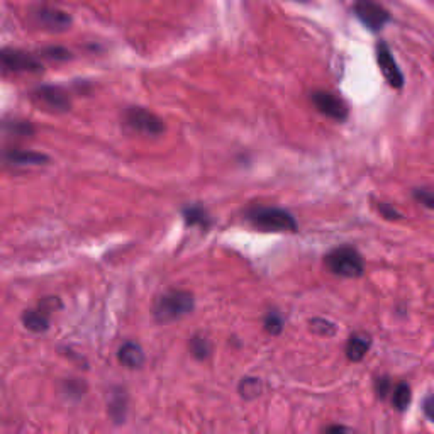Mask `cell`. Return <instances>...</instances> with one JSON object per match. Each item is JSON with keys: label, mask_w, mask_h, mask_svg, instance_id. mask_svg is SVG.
Wrapping results in <instances>:
<instances>
[{"label": "cell", "mask_w": 434, "mask_h": 434, "mask_svg": "<svg viewBox=\"0 0 434 434\" xmlns=\"http://www.w3.org/2000/svg\"><path fill=\"white\" fill-rule=\"evenodd\" d=\"M244 219L260 231L266 233H296L299 224L289 210L271 206H251L244 210Z\"/></svg>", "instance_id": "6da1fadb"}, {"label": "cell", "mask_w": 434, "mask_h": 434, "mask_svg": "<svg viewBox=\"0 0 434 434\" xmlns=\"http://www.w3.org/2000/svg\"><path fill=\"white\" fill-rule=\"evenodd\" d=\"M194 311V296L187 290H168L153 305V316L158 323L167 324L185 318Z\"/></svg>", "instance_id": "7a4b0ae2"}, {"label": "cell", "mask_w": 434, "mask_h": 434, "mask_svg": "<svg viewBox=\"0 0 434 434\" xmlns=\"http://www.w3.org/2000/svg\"><path fill=\"white\" fill-rule=\"evenodd\" d=\"M324 265L331 273L345 278H356L363 275L365 263L361 255L351 246H339L324 256Z\"/></svg>", "instance_id": "3957f363"}, {"label": "cell", "mask_w": 434, "mask_h": 434, "mask_svg": "<svg viewBox=\"0 0 434 434\" xmlns=\"http://www.w3.org/2000/svg\"><path fill=\"white\" fill-rule=\"evenodd\" d=\"M124 124L134 133L145 136H160L165 131L163 120L143 107H129L124 112Z\"/></svg>", "instance_id": "277c9868"}, {"label": "cell", "mask_w": 434, "mask_h": 434, "mask_svg": "<svg viewBox=\"0 0 434 434\" xmlns=\"http://www.w3.org/2000/svg\"><path fill=\"white\" fill-rule=\"evenodd\" d=\"M354 16L361 24L373 33H379L390 21V14L377 0H356L353 6Z\"/></svg>", "instance_id": "5b68a950"}, {"label": "cell", "mask_w": 434, "mask_h": 434, "mask_svg": "<svg viewBox=\"0 0 434 434\" xmlns=\"http://www.w3.org/2000/svg\"><path fill=\"white\" fill-rule=\"evenodd\" d=\"M311 100L320 114L326 117H331L334 120H345L348 117V107L334 93L326 92V90H314L311 93Z\"/></svg>", "instance_id": "8992f818"}, {"label": "cell", "mask_w": 434, "mask_h": 434, "mask_svg": "<svg viewBox=\"0 0 434 434\" xmlns=\"http://www.w3.org/2000/svg\"><path fill=\"white\" fill-rule=\"evenodd\" d=\"M2 66L6 71H28V73H39L43 71V65L29 53L12 48L2 50Z\"/></svg>", "instance_id": "52a82bcc"}, {"label": "cell", "mask_w": 434, "mask_h": 434, "mask_svg": "<svg viewBox=\"0 0 434 434\" xmlns=\"http://www.w3.org/2000/svg\"><path fill=\"white\" fill-rule=\"evenodd\" d=\"M377 63H379L380 71H382L383 78L387 80V84L394 89H402L404 85V75L401 68L395 63L394 55H392L390 48L387 46V43L380 41L377 44Z\"/></svg>", "instance_id": "ba28073f"}, {"label": "cell", "mask_w": 434, "mask_h": 434, "mask_svg": "<svg viewBox=\"0 0 434 434\" xmlns=\"http://www.w3.org/2000/svg\"><path fill=\"white\" fill-rule=\"evenodd\" d=\"M33 97L36 99L37 104L44 105V107L51 109L55 112H66L70 111L71 102L68 93L60 87L53 85H43L37 87L33 92Z\"/></svg>", "instance_id": "9c48e42d"}, {"label": "cell", "mask_w": 434, "mask_h": 434, "mask_svg": "<svg viewBox=\"0 0 434 434\" xmlns=\"http://www.w3.org/2000/svg\"><path fill=\"white\" fill-rule=\"evenodd\" d=\"M36 21L50 31H65L71 24V17L55 7H39L36 10Z\"/></svg>", "instance_id": "30bf717a"}, {"label": "cell", "mask_w": 434, "mask_h": 434, "mask_svg": "<svg viewBox=\"0 0 434 434\" xmlns=\"http://www.w3.org/2000/svg\"><path fill=\"white\" fill-rule=\"evenodd\" d=\"M3 160L6 163L16 165V167H37V165H46L50 158L43 153H36V151L10 148L3 153Z\"/></svg>", "instance_id": "8fae6325"}, {"label": "cell", "mask_w": 434, "mask_h": 434, "mask_svg": "<svg viewBox=\"0 0 434 434\" xmlns=\"http://www.w3.org/2000/svg\"><path fill=\"white\" fill-rule=\"evenodd\" d=\"M50 312L51 309H46V302L39 305L37 309H29L22 314V324L26 329L33 333H43L50 327Z\"/></svg>", "instance_id": "7c38bea8"}, {"label": "cell", "mask_w": 434, "mask_h": 434, "mask_svg": "<svg viewBox=\"0 0 434 434\" xmlns=\"http://www.w3.org/2000/svg\"><path fill=\"white\" fill-rule=\"evenodd\" d=\"M117 360L123 367L136 370L145 365V351L134 341H126L117 351Z\"/></svg>", "instance_id": "4fadbf2b"}, {"label": "cell", "mask_w": 434, "mask_h": 434, "mask_svg": "<svg viewBox=\"0 0 434 434\" xmlns=\"http://www.w3.org/2000/svg\"><path fill=\"white\" fill-rule=\"evenodd\" d=\"M372 339L367 334H353L346 343V356L350 361H361L368 353Z\"/></svg>", "instance_id": "5bb4252c"}, {"label": "cell", "mask_w": 434, "mask_h": 434, "mask_svg": "<svg viewBox=\"0 0 434 434\" xmlns=\"http://www.w3.org/2000/svg\"><path fill=\"white\" fill-rule=\"evenodd\" d=\"M183 221L187 222V226H199V228H209L210 224V216L202 206H187L182 210Z\"/></svg>", "instance_id": "9a60e30c"}, {"label": "cell", "mask_w": 434, "mask_h": 434, "mask_svg": "<svg viewBox=\"0 0 434 434\" xmlns=\"http://www.w3.org/2000/svg\"><path fill=\"white\" fill-rule=\"evenodd\" d=\"M124 413H126V395L124 392H112V397L109 401V414L114 419V422H124Z\"/></svg>", "instance_id": "2e32d148"}, {"label": "cell", "mask_w": 434, "mask_h": 434, "mask_svg": "<svg viewBox=\"0 0 434 434\" xmlns=\"http://www.w3.org/2000/svg\"><path fill=\"white\" fill-rule=\"evenodd\" d=\"M188 350H190L192 356L194 358H197V360H206L210 354V341L201 334H195L194 338L190 339V343H188Z\"/></svg>", "instance_id": "e0dca14e"}, {"label": "cell", "mask_w": 434, "mask_h": 434, "mask_svg": "<svg viewBox=\"0 0 434 434\" xmlns=\"http://www.w3.org/2000/svg\"><path fill=\"white\" fill-rule=\"evenodd\" d=\"M262 394V382L258 379H243L239 383V395L246 401L256 399Z\"/></svg>", "instance_id": "ac0fdd59"}, {"label": "cell", "mask_w": 434, "mask_h": 434, "mask_svg": "<svg viewBox=\"0 0 434 434\" xmlns=\"http://www.w3.org/2000/svg\"><path fill=\"white\" fill-rule=\"evenodd\" d=\"M263 326H265V331L268 334H280L282 329H284V318L277 311H270L265 316Z\"/></svg>", "instance_id": "d6986e66"}, {"label": "cell", "mask_w": 434, "mask_h": 434, "mask_svg": "<svg viewBox=\"0 0 434 434\" xmlns=\"http://www.w3.org/2000/svg\"><path fill=\"white\" fill-rule=\"evenodd\" d=\"M410 402V388L407 383L397 385L394 392V406L397 410H406Z\"/></svg>", "instance_id": "ffe728a7"}, {"label": "cell", "mask_w": 434, "mask_h": 434, "mask_svg": "<svg viewBox=\"0 0 434 434\" xmlns=\"http://www.w3.org/2000/svg\"><path fill=\"white\" fill-rule=\"evenodd\" d=\"M311 329L314 331L316 334H320V336H333L336 333L334 324L320 318L311 320Z\"/></svg>", "instance_id": "44dd1931"}, {"label": "cell", "mask_w": 434, "mask_h": 434, "mask_svg": "<svg viewBox=\"0 0 434 434\" xmlns=\"http://www.w3.org/2000/svg\"><path fill=\"white\" fill-rule=\"evenodd\" d=\"M6 129L10 131L12 134H21V136H31L34 133L33 126L26 120H10L6 123Z\"/></svg>", "instance_id": "7402d4cb"}, {"label": "cell", "mask_w": 434, "mask_h": 434, "mask_svg": "<svg viewBox=\"0 0 434 434\" xmlns=\"http://www.w3.org/2000/svg\"><path fill=\"white\" fill-rule=\"evenodd\" d=\"M414 197L428 209H434V190L431 188H417V190H414Z\"/></svg>", "instance_id": "603a6c76"}, {"label": "cell", "mask_w": 434, "mask_h": 434, "mask_svg": "<svg viewBox=\"0 0 434 434\" xmlns=\"http://www.w3.org/2000/svg\"><path fill=\"white\" fill-rule=\"evenodd\" d=\"M43 55L50 60H56V62H65V60L70 58V51H66L65 48L62 46H50L43 51Z\"/></svg>", "instance_id": "cb8c5ba5"}, {"label": "cell", "mask_w": 434, "mask_h": 434, "mask_svg": "<svg viewBox=\"0 0 434 434\" xmlns=\"http://www.w3.org/2000/svg\"><path fill=\"white\" fill-rule=\"evenodd\" d=\"M379 210L385 219H401L402 217V214L397 213V210H395L392 206H388V204H380Z\"/></svg>", "instance_id": "d4e9b609"}, {"label": "cell", "mask_w": 434, "mask_h": 434, "mask_svg": "<svg viewBox=\"0 0 434 434\" xmlns=\"http://www.w3.org/2000/svg\"><path fill=\"white\" fill-rule=\"evenodd\" d=\"M422 410H424V416L431 422H434V395H429L428 399H424V402H422Z\"/></svg>", "instance_id": "484cf974"}, {"label": "cell", "mask_w": 434, "mask_h": 434, "mask_svg": "<svg viewBox=\"0 0 434 434\" xmlns=\"http://www.w3.org/2000/svg\"><path fill=\"white\" fill-rule=\"evenodd\" d=\"M388 388H390V380L388 379H379L377 380V394L379 397H385L388 394Z\"/></svg>", "instance_id": "4316f807"}, {"label": "cell", "mask_w": 434, "mask_h": 434, "mask_svg": "<svg viewBox=\"0 0 434 434\" xmlns=\"http://www.w3.org/2000/svg\"><path fill=\"white\" fill-rule=\"evenodd\" d=\"M324 431L326 433H348L350 429L345 428V426H327V428H324Z\"/></svg>", "instance_id": "83f0119b"}, {"label": "cell", "mask_w": 434, "mask_h": 434, "mask_svg": "<svg viewBox=\"0 0 434 434\" xmlns=\"http://www.w3.org/2000/svg\"><path fill=\"white\" fill-rule=\"evenodd\" d=\"M299 2H307V0H299Z\"/></svg>", "instance_id": "f1b7e54d"}]
</instances>
